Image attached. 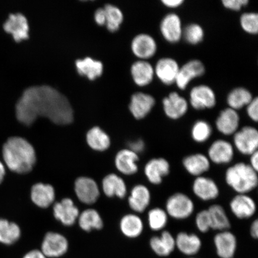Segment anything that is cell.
<instances>
[{
    "label": "cell",
    "instance_id": "obj_1",
    "mask_svg": "<svg viewBox=\"0 0 258 258\" xmlns=\"http://www.w3.org/2000/svg\"><path fill=\"white\" fill-rule=\"evenodd\" d=\"M16 115L19 121L27 125H31L38 117L48 118L60 125L70 124L74 120L69 100L49 86L26 89L16 104Z\"/></svg>",
    "mask_w": 258,
    "mask_h": 258
},
{
    "label": "cell",
    "instance_id": "obj_2",
    "mask_svg": "<svg viewBox=\"0 0 258 258\" xmlns=\"http://www.w3.org/2000/svg\"><path fill=\"white\" fill-rule=\"evenodd\" d=\"M3 156L9 168L18 173L30 172L36 162L34 147L21 137L9 139L3 146Z\"/></svg>",
    "mask_w": 258,
    "mask_h": 258
},
{
    "label": "cell",
    "instance_id": "obj_3",
    "mask_svg": "<svg viewBox=\"0 0 258 258\" xmlns=\"http://www.w3.org/2000/svg\"><path fill=\"white\" fill-rule=\"evenodd\" d=\"M225 180L237 194L248 195L257 186V172L251 168L249 164L238 162L226 170Z\"/></svg>",
    "mask_w": 258,
    "mask_h": 258
},
{
    "label": "cell",
    "instance_id": "obj_4",
    "mask_svg": "<svg viewBox=\"0 0 258 258\" xmlns=\"http://www.w3.org/2000/svg\"><path fill=\"white\" fill-rule=\"evenodd\" d=\"M165 211L169 217L176 220H185L193 214L195 205L189 196L183 192H176L167 199Z\"/></svg>",
    "mask_w": 258,
    "mask_h": 258
},
{
    "label": "cell",
    "instance_id": "obj_5",
    "mask_svg": "<svg viewBox=\"0 0 258 258\" xmlns=\"http://www.w3.org/2000/svg\"><path fill=\"white\" fill-rule=\"evenodd\" d=\"M233 146L240 154L250 156L257 151L258 131L252 126H244L233 135Z\"/></svg>",
    "mask_w": 258,
    "mask_h": 258
},
{
    "label": "cell",
    "instance_id": "obj_6",
    "mask_svg": "<svg viewBox=\"0 0 258 258\" xmlns=\"http://www.w3.org/2000/svg\"><path fill=\"white\" fill-rule=\"evenodd\" d=\"M189 104L196 110L211 109L217 105V96L211 87L201 85L194 87L189 92Z\"/></svg>",
    "mask_w": 258,
    "mask_h": 258
},
{
    "label": "cell",
    "instance_id": "obj_7",
    "mask_svg": "<svg viewBox=\"0 0 258 258\" xmlns=\"http://www.w3.org/2000/svg\"><path fill=\"white\" fill-rule=\"evenodd\" d=\"M170 173V164L163 157H154L145 164L144 174L151 184L159 185Z\"/></svg>",
    "mask_w": 258,
    "mask_h": 258
},
{
    "label": "cell",
    "instance_id": "obj_8",
    "mask_svg": "<svg viewBox=\"0 0 258 258\" xmlns=\"http://www.w3.org/2000/svg\"><path fill=\"white\" fill-rule=\"evenodd\" d=\"M183 28L181 19L175 13L164 16L160 22L161 34L170 43H177L181 40Z\"/></svg>",
    "mask_w": 258,
    "mask_h": 258
},
{
    "label": "cell",
    "instance_id": "obj_9",
    "mask_svg": "<svg viewBox=\"0 0 258 258\" xmlns=\"http://www.w3.org/2000/svg\"><path fill=\"white\" fill-rule=\"evenodd\" d=\"M233 145L224 140L213 142L208 151L207 156L211 163L222 165L230 163L234 157Z\"/></svg>",
    "mask_w": 258,
    "mask_h": 258
},
{
    "label": "cell",
    "instance_id": "obj_10",
    "mask_svg": "<svg viewBox=\"0 0 258 258\" xmlns=\"http://www.w3.org/2000/svg\"><path fill=\"white\" fill-rule=\"evenodd\" d=\"M205 72V67L202 61L189 60L180 67L175 84L179 89L185 90L192 80L202 77Z\"/></svg>",
    "mask_w": 258,
    "mask_h": 258
},
{
    "label": "cell",
    "instance_id": "obj_11",
    "mask_svg": "<svg viewBox=\"0 0 258 258\" xmlns=\"http://www.w3.org/2000/svg\"><path fill=\"white\" fill-rule=\"evenodd\" d=\"M232 214L239 219H247L253 217L257 211V205L254 199L246 194H237L230 203Z\"/></svg>",
    "mask_w": 258,
    "mask_h": 258
},
{
    "label": "cell",
    "instance_id": "obj_12",
    "mask_svg": "<svg viewBox=\"0 0 258 258\" xmlns=\"http://www.w3.org/2000/svg\"><path fill=\"white\" fill-rule=\"evenodd\" d=\"M162 104L164 114L171 120H179L188 110V101L176 92L170 93L165 97Z\"/></svg>",
    "mask_w": 258,
    "mask_h": 258
},
{
    "label": "cell",
    "instance_id": "obj_13",
    "mask_svg": "<svg viewBox=\"0 0 258 258\" xmlns=\"http://www.w3.org/2000/svg\"><path fill=\"white\" fill-rule=\"evenodd\" d=\"M155 76L163 85L170 86L175 84L180 66L178 62L172 57L161 58L154 67Z\"/></svg>",
    "mask_w": 258,
    "mask_h": 258
},
{
    "label": "cell",
    "instance_id": "obj_14",
    "mask_svg": "<svg viewBox=\"0 0 258 258\" xmlns=\"http://www.w3.org/2000/svg\"><path fill=\"white\" fill-rule=\"evenodd\" d=\"M131 48L135 56L140 60H147L154 56L157 51V44L151 35L142 33L137 35L132 41Z\"/></svg>",
    "mask_w": 258,
    "mask_h": 258
},
{
    "label": "cell",
    "instance_id": "obj_15",
    "mask_svg": "<svg viewBox=\"0 0 258 258\" xmlns=\"http://www.w3.org/2000/svg\"><path fill=\"white\" fill-rule=\"evenodd\" d=\"M192 190L197 198L204 202L214 201L220 193L217 182L205 176L196 177L192 183Z\"/></svg>",
    "mask_w": 258,
    "mask_h": 258
},
{
    "label": "cell",
    "instance_id": "obj_16",
    "mask_svg": "<svg viewBox=\"0 0 258 258\" xmlns=\"http://www.w3.org/2000/svg\"><path fill=\"white\" fill-rule=\"evenodd\" d=\"M156 105V99L151 95L137 92L132 96L129 104V110L137 120L147 117Z\"/></svg>",
    "mask_w": 258,
    "mask_h": 258
},
{
    "label": "cell",
    "instance_id": "obj_17",
    "mask_svg": "<svg viewBox=\"0 0 258 258\" xmlns=\"http://www.w3.org/2000/svg\"><path fill=\"white\" fill-rule=\"evenodd\" d=\"M69 248L67 238L59 233L50 232L45 235L41 251L48 257H58L66 253Z\"/></svg>",
    "mask_w": 258,
    "mask_h": 258
},
{
    "label": "cell",
    "instance_id": "obj_18",
    "mask_svg": "<svg viewBox=\"0 0 258 258\" xmlns=\"http://www.w3.org/2000/svg\"><path fill=\"white\" fill-rule=\"evenodd\" d=\"M240 115L237 111L230 108L222 110L216 120V127L219 133L225 136H231L239 129Z\"/></svg>",
    "mask_w": 258,
    "mask_h": 258
},
{
    "label": "cell",
    "instance_id": "obj_19",
    "mask_svg": "<svg viewBox=\"0 0 258 258\" xmlns=\"http://www.w3.org/2000/svg\"><path fill=\"white\" fill-rule=\"evenodd\" d=\"M75 192L81 202L90 205L99 197V189L94 180L88 177H80L75 182Z\"/></svg>",
    "mask_w": 258,
    "mask_h": 258
},
{
    "label": "cell",
    "instance_id": "obj_20",
    "mask_svg": "<svg viewBox=\"0 0 258 258\" xmlns=\"http://www.w3.org/2000/svg\"><path fill=\"white\" fill-rule=\"evenodd\" d=\"M5 31L12 35L17 42L27 39L29 37V28L27 19L21 14H11L3 25Z\"/></svg>",
    "mask_w": 258,
    "mask_h": 258
},
{
    "label": "cell",
    "instance_id": "obj_21",
    "mask_svg": "<svg viewBox=\"0 0 258 258\" xmlns=\"http://www.w3.org/2000/svg\"><path fill=\"white\" fill-rule=\"evenodd\" d=\"M151 202V191L146 185L138 184L132 188L128 199V206L132 211L141 214L149 207Z\"/></svg>",
    "mask_w": 258,
    "mask_h": 258
},
{
    "label": "cell",
    "instance_id": "obj_22",
    "mask_svg": "<svg viewBox=\"0 0 258 258\" xmlns=\"http://www.w3.org/2000/svg\"><path fill=\"white\" fill-rule=\"evenodd\" d=\"M53 214L64 225L72 226L79 217V211L72 199H64L54 205Z\"/></svg>",
    "mask_w": 258,
    "mask_h": 258
},
{
    "label": "cell",
    "instance_id": "obj_23",
    "mask_svg": "<svg viewBox=\"0 0 258 258\" xmlns=\"http://www.w3.org/2000/svg\"><path fill=\"white\" fill-rule=\"evenodd\" d=\"M182 165L189 175L199 177L203 176L211 168V162L206 155L195 153L183 158Z\"/></svg>",
    "mask_w": 258,
    "mask_h": 258
},
{
    "label": "cell",
    "instance_id": "obj_24",
    "mask_svg": "<svg viewBox=\"0 0 258 258\" xmlns=\"http://www.w3.org/2000/svg\"><path fill=\"white\" fill-rule=\"evenodd\" d=\"M214 243L219 257H233L237 249V238L231 231H219L214 237Z\"/></svg>",
    "mask_w": 258,
    "mask_h": 258
},
{
    "label": "cell",
    "instance_id": "obj_25",
    "mask_svg": "<svg viewBox=\"0 0 258 258\" xmlns=\"http://www.w3.org/2000/svg\"><path fill=\"white\" fill-rule=\"evenodd\" d=\"M138 154L127 149L121 150L116 155L115 164L117 170L125 175H133L138 170Z\"/></svg>",
    "mask_w": 258,
    "mask_h": 258
},
{
    "label": "cell",
    "instance_id": "obj_26",
    "mask_svg": "<svg viewBox=\"0 0 258 258\" xmlns=\"http://www.w3.org/2000/svg\"><path fill=\"white\" fill-rule=\"evenodd\" d=\"M132 79L140 87L150 85L155 77L154 67L147 60L137 61L131 67Z\"/></svg>",
    "mask_w": 258,
    "mask_h": 258
},
{
    "label": "cell",
    "instance_id": "obj_27",
    "mask_svg": "<svg viewBox=\"0 0 258 258\" xmlns=\"http://www.w3.org/2000/svg\"><path fill=\"white\" fill-rule=\"evenodd\" d=\"M31 197L35 205L41 208H47L54 202L55 192L52 186L38 183L32 187Z\"/></svg>",
    "mask_w": 258,
    "mask_h": 258
},
{
    "label": "cell",
    "instance_id": "obj_28",
    "mask_svg": "<svg viewBox=\"0 0 258 258\" xmlns=\"http://www.w3.org/2000/svg\"><path fill=\"white\" fill-rule=\"evenodd\" d=\"M150 244L151 249L157 255L167 256L175 249V238L170 232L163 231L160 236L151 238Z\"/></svg>",
    "mask_w": 258,
    "mask_h": 258
},
{
    "label": "cell",
    "instance_id": "obj_29",
    "mask_svg": "<svg viewBox=\"0 0 258 258\" xmlns=\"http://www.w3.org/2000/svg\"><path fill=\"white\" fill-rule=\"evenodd\" d=\"M176 247L186 255H193L201 250L202 241L195 234L180 232L175 238Z\"/></svg>",
    "mask_w": 258,
    "mask_h": 258
},
{
    "label": "cell",
    "instance_id": "obj_30",
    "mask_svg": "<svg viewBox=\"0 0 258 258\" xmlns=\"http://www.w3.org/2000/svg\"><path fill=\"white\" fill-rule=\"evenodd\" d=\"M102 189L109 198L117 197L123 199L127 195V186L120 176L112 173L105 176L102 181Z\"/></svg>",
    "mask_w": 258,
    "mask_h": 258
},
{
    "label": "cell",
    "instance_id": "obj_31",
    "mask_svg": "<svg viewBox=\"0 0 258 258\" xmlns=\"http://www.w3.org/2000/svg\"><path fill=\"white\" fill-rule=\"evenodd\" d=\"M120 230L125 236L137 238L143 233L144 225L143 219L137 214L125 215L122 218L120 224Z\"/></svg>",
    "mask_w": 258,
    "mask_h": 258
},
{
    "label": "cell",
    "instance_id": "obj_32",
    "mask_svg": "<svg viewBox=\"0 0 258 258\" xmlns=\"http://www.w3.org/2000/svg\"><path fill=\"white\" fill-rule=\"evenodd\" d=\"M208 210L211 217L212 230H229L231 228V222L223 206L214 204L210 206Z\"/></svg>",
    "mask_w": 258,
    "mask_h": 258
},
{
    "label": "cell",
    "instance_id": "obj_33",
    "mask_svg": "<svg viewBox=\"0 0 258 258\" xmlns=\"http://www.w3.org/2000/svg\"><path fill=\"white\" fill-rule=\"evenodd\" d=\"M253 97L249 90L238 87L231 90L227 98L228 108L239 110L249 104Z\"/></svg>",
    "mask_w": 258,
    "mask_h": 258
},
{
    "label": "cell",
    "instance_id": "obj_34",
    "mask_svg": "<svg viewBox=\"0 0 258 258\" xmlns=\"http://www.w3.org/2000/svg\"><path fill=\"white\" fill-rule=\"evenodd\" d=\"M76 64L80 75L86 76L90 80H95L102 75L103 64L100 61L86 57L77 60Z\"/></svg>",
    "mask_w": 258,
    "mask_h": 258
},
{
    "label": "cell",
    "instance_id": "obj_35",
    "mask_svg": "<svg viewBox=\"0 0 258 258\" xmlns=\"http://www.w3.org/2000/svg\"><path fill=\"white\" fill-rule=\"evenodd\" d=\"M87 142L93 150L104 151L110 146L111 141L108 135L99 127L90 129L87 134Z\"/></svg>",
    "mask_w": 258,
    "mask_h": 258
},
{
    "label": "cell",
    "instance_id": "obj_36",
    "mask_svg": "<svg viewBox=\"0 0 258 258\" xmlns=\"http://www.w3.org/2000/svg\"><path fill=\"white\" fill-rule=\"evenodd\" d=\"M78 218L80 227L85 231L101 230L104 225L101 216L95 209L85 210Z\"/></svg>",
    "mask_w": 258,
    "mask_h": 258
},
{
    "label": "cell",
    "instance_id": "obj_37",
    "mask_svg": "<svg viewBox=\"0 0 258 258\" xmlns=\"http://www.w3.org/2000/svg\"><path fill=\"white\" fill-rule=\"evenodd\" d=\"M20 236L21 230L17 224L6 219H0V243L8 245L14 244Z\"/></svg>",
    "mask_w": 258,
    "mask_h": 258
},
{
    "label": "cell",
    "instance_id": "obj_38",
    "mask_svg": "<svg viewBox=\"0 0 258 258\" xmlns=\"http://www.w3.org/2000/svg\"><path fill=\"white\" fill-rule=\"evenodd\" d=\"M169 216L165 209L154 208L148 213V223L151 230L159 231L163 230L168 223Z\"/></svg>",
    "mask_w": 258,
    "mask_h": 258
},
{
    "label": "cell",
    "instance_id": "obj_39",
    "mask_svg": "<svg viewBox=\"0 0 258 258\" xmlns=\"http://www.w3.org/2000/svg\"><path fill=\"white\" fill-rule=\"evenodd\" d=\"M105 14V25L108 30L115 32L120 28L123 21V14L121 10L112 5H106L104 8Z\"/></svg>",
    "mask_w": 258,
    "mask_h": 258
},
{
    "label": "cell",
    "instance_id": "obj_40",
    "mask_svg": "<svg viewBox=\"0 0 258 258\" xmlns=\"http://www.w3.org/2000/svg\"><path fill=\"white\" fill-rule=\"evenodd\" d=\"M212 131L211 125L208 121L200 120L197 121L192 125L191 138L197 143H205L211 137Z\"/></svg>",
    "mask_w": 258,
    "mask_h": 258
},
{
    "label": "cell",
    "instance_id": "obj_41",
    "mask_svg": "<svg viewBox=\"0 0 258 258\" xmlns=\"http://www.w3.org/2000/svg\"><path fill=\"white\" fill-rule=\"evenodd\" d=\"M204 37L205 31L201 25L192 23L183 28L182 38L190 44L201 43Z\"/></svg>",
    "mask_w": 258,
    "mask_h": 258
},
{
    "label": "cell",
    "instance_id": "obj_42",
    "mask_svg": "<svg viewBox=\"0 0 258 258\" xmlns=\"http://www.w3.org/2000/svg\"><path fill=\"white\" fill-rule=\"evenodd\" d=\"M242 29L246 33L257 34L258 32V15L254 12H246L242 14L240 18Z\"/></svg>",
    "mask_w": 258,
    "mask_h": 258
},
{
    "label": "cell",
    "instance_id": "obj_43",
    "mask_svg": "<svg viewBox=\"0 0 258 258\" xmlns=\"http://www.w3.org/2000/svg\"><path fill=\"white\" fill-rule=\"evenodd\" d=\"M196 225L201 233H207L212 229L211 217L208 209L202 210L197 214L195 219Z\"/></svg>",
    "mask_w": 258,
    "mask_h": 258
},
{
    "label": "cell",
    "instance_id": "obj_44",
    "mask_svg": "<svg viewBox=\"0 0 258 258\" xmlns=\"http://www.w3.org/2000/svg\"><path fill=\"white\" fill-rule=\"evenodd\" d=\"M248 0H223L222 4L226 9L233 11H240L249 3Z\"/></svg>",
    "mask_w": 258,
    "mask_h": 258
},
{
    "label": "cell",
    "instance_id": "obj_45",
    "mask_svg": "<svg viewBox=\"0 0 258 258\" xmlns=\"http://www.w3.org/2000/svg\"><path fill=\"white\" fill-rule=\"evenodd\" d=\"M246 112L250 120L254 122L258 120V98H253L246 106Z\"/></svg>",
    "mask_w": 258,
    "mask_h": 258
},
{
    "label": "cell",
    "instance_id": "obj_46",
    "mask_svg": "<svg viewBox=\"0 0 258 258\" xmlns=\"http://www.w3.org/2000/svg\"><path fill=\"white\" fill-rule=\"evenodd\" d=\"M128 147L129 150L139 154L143 153L145 149V144L143 140L140 139V140L130 142L128 144Z\"/></svg>",
    "mask_w": 258,
    "mask_h": 258
},
{
    "label": "cell",
    "instance_id": "obj_47",
    "mask_svg": "<svg viewBox=\"0 0 258 258\" xmlns=\"http://www.w3.org/2000/svg\"><path fill=\"white\" fill-rule=\"evenodd\" d=\"M95 19L96 23L99 25L105 24V14L104 9L100 8L97 10L95 14Z\"/></svg>",
    "mask_w": 258,
    "mask_h": 258
},
{
    "label": "cell",
    "instance_id": "obj_48",
    "mask_svg": "<svg viewBox=\"0 0 258 258\" xmlns=\"http://www.w3.org/2000/svg\"><path fill=\"white\" fill-rule=\"evenodd\" d=\"M162 4L166 7L170 9H175L181 6L184 1L183 0H162Z\"/></svg>",
    "mask_w": 258,
    "mask_h": 258
},
{
    "label": "cell",
    "instance_id": "obj_49",
    "mask_svg": "<svg viewBox=\"0 0 258 258\" xmlns=\"http://www.w3.org/2000/svg\"><path fill=\"white\" fill-rule=\"evenodd\" d=\"M250 156V166L257 172L258 171V151L251 154Z\"/></svg>",
    "mask_w": 258,
    "mask_h": 258
},
{
    "label": "cell",
    "instance_id": "obj_50",
    "mask_svg": "<svg viewBox=\"0 0 258 258\" xmlns=\"http://www.w3.org/2000/svg\"><path fill=\"white\" fill-rule=\"evenodd\" d=\"M24 258H47L41 251L33 250L29 251L25 254Z\"/></svg>",
    "mask_w": 258,
    "mask_h": 258
},
{
    "label": "cell",
    "instance_id": "obj_51",
    "mask_svg": "<svg viewBox=\"0 0 258 258\" xmlns=\"http://www.w3.org/2000/svg\"><path fill=\"white\" fill-rule=\"evenodd\" d=\"M250 234L251 237L254 238H257L258 237V220L255 219L252 222L250 226Z\"/></svg>",
    "mask_w": 258,
    "mask_h": 258
},
{
    "label": "cell",
    "instance_id": "obj_52",
    "mask_svg": "<svg viewBox=\"0 0 258 258\" xmlns=\"http://www.w3.org/2000/svg\"><path fill=\"white\" fill-rule=\"evenodd\" d=\"M6 174V170L4 164L0 161V183H1L4 179Z\"/></svg>",
    "mask_w": 258,
    "mask_h": 258
}]
</instances>
